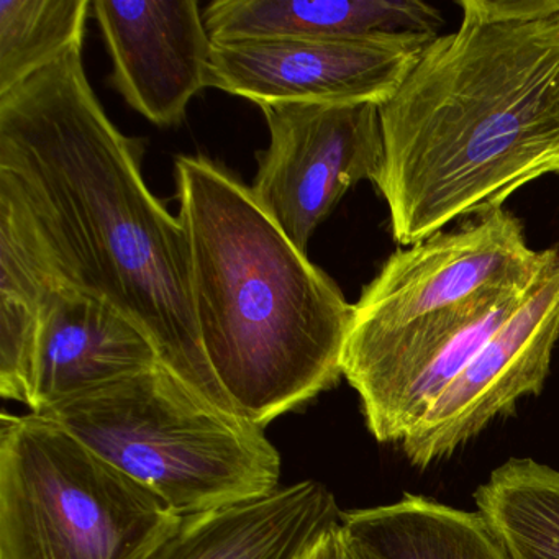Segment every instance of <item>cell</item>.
Returning <instances> with one entry per match:
<instances>
[{
	"mask_svg": "<svg viewBox=\"0 0 559 559\" xmlns=\"http://www.w3.org/2000/svg\"><path fill=\"white\" fill-rule=\"evenodd\" d=\"M142 153L100 106L83 45L0 97V181L31 212L63 280L119 309L168 371L237 414L202 348L188 235L146 186Z\"/></svg>",
	"mask_w": 559,
	"mask_h": 559,
	"instance_id": "cell-1",
	"label": "cell"
},
{
	"mask_svg": "<svg viewBox=\"0 0 559 559\" xmlns=\"http://www.w3.org/2000/svg\"><path fill=\"white\" fill-rule=\"evenodd\" d=\"M379 107V192L411 247L559 176V0H461Z\"/></svg>",
	"mask_w": 559,
	"mask_h": 559,
	"instance_id": "cell-2",
	"label": "cell"
},
{
	"mask_svg": "<svg viewBox=\"0 0 559 559\" xmlns=\"http://www.w3.org/2000/svg\"><path fill=\"white\" fill-rule=\"evenodd\" d=\"M175 171L205 358L235 412L264 428L342 378L353 306L227 169L178 156Z\"/></svg>",
	"mask_w": 559,
	"mask_h": 559,
	"instance_id": "cell-3",
	"label": "cell"
},
{
	"mask_svg": "<svg viewBox=\"0 0 559 559\" xmlns=\"http://www.w3.org/2000/svg\"><path fill=\"white\" fill-rule=\"evenodd\" d=\"M34 414L63 425L178 516L266 496L281 456L264 428L159 365Z\"/></svg>",
	"mask_w": 559,
	"mask_h": 559,
	"instance_id": "cell-4",
	"label": "cell"
},
{
	"mask_svg": "<svg viewBox=\"0 0 559 559\" xmlns=\"http://www.w3.org/2000/svg\"><path fill=\"white\" fill-rule=\"evenodd\" d=\"M179 520L58 421L0 417V559H145Z\"/></svg>",
	"mask_w": 559,
	"mask_h": 559,
	"instance_id": "cell-5",
	"label": "cell"
},
{
	"mask_svg": "<svg viewBox=\"0 0 559 559\" xmlns=\"http://www.w3.org/2000/svg\"><path fill=\"white\" fill-rule=\"evenodd\" d=\"M552 253L532 250L506 209L438 231L389 257L353 306L348 333L391 332L493 294L528 289Z\"/></svg>",
	"mask_w": 559,
	"mask_h": 559,
	"instance_id": "cell-6",
	"label": "cell"
},
{
	"mask_svg": "<svg viewBox=\"0 0 559 559\" xmlns=\"http://www.w3.org/2000/svg\"><path fill=\"white\" fill-rule=\"evenodd\" d=\"M270 146L258 153L250 191L290 243L310 238L361 181L376 185L384 163L376 104L277 103L260 106Z\"/></svg>",
	"mask_w": 559,
	"mask_h": 559,
	"instance_id": "cell-7",
	"label": "cell"
},
{
	"mask_svg": "<svg viewBox=\"0 0 559 559\" xmlns=\"http://www.w3.org/2000/svg\"><path fill=\"white\" fill-rule=\"evenodd\" d=\"M528 289L493 294L391 332L348 333L343 376L361 399L372 437L402 443Z\"/></svg>",
	"mask_w": 559,
	"mask_h": 559,
	"instance_id": "cell-8",
	"label": "cell"
},
{
	"mask_svg": "<svg viewBox=\"0 0 559 559\" xmlns=\"http://www.w3.org/2000/svg\"><path fill=\"white\" fill-rule=\"evenodd\" d=\"M433 38H245L214 41L209 87L258 106L277 103L381 107Z\"/></svg>",
	"mask_w": 559,
	"mask_h": 559,
	"instance_id": "cell-9",
	"label": "cell"
},
{
	"mask_svg": "<svg viewBox=\"0 0 559 559\" xmlns=\"http://www.w3.org/2000/svg\"><path fill=\"white\" fill-rule=\"evenodd\" d=\"M559 338V251L555 250L522 302L480 346L402 448L415 466L450 456L523 395L539 394Z\"/></svg>",
	"mask_w": 559,
	"mask_h": 559,
	"instance_id": "cell-10",
	"label": "cell"
},
{
	"mask_svg": "<svg viewBox=\"0 0 559 559\" xmlns=\"http://www.w3.org/2000/svg\"><path fill=\"white\" fill-rule=\"evenodd\" d=\"M112 60V84L132 109L159 127L186 119L209 87L211 34L194 0H94Z\"/></svg>",
	"mask_w": 559,
	"mask_h": 559,
	"instance_id": "cell-11",
	"label": "cell"
},
{
	"mask_svg": "<svg viewBox=\"0 0 559 559\" xmlns=\"http://www.w3.org/2000/svg\"><path fill=\"white\" fill-rule=\"evenodd\" d=\"M159 365L158 349L129 317L91 294L60 284L41 310L32 412Z\"/></svg>",
	"mask_w": 559,
	"mask_h": 559,
	"instance_id": "cell-12",
	"label": "cell"
},
{
	"mask_svg": "<svg viewBox=\"0 0 559 559\" xmlns=\"http://www.w3.org/2000/svg\"><path fill=\"white\" fill-rule=\"evenodd\" d=\"M333 493L313 479L181 516L145 559H307L342 523Z\"/></svg>",
	"mask_w": 559,
	"mask_h": 559,
	"instance_id": "cell-13",
	"label": "cell"
},
{
	"mask_svg": "<svg viewBox=\"0 0 559 559\" xmlns=\"http://www.w3.org/2000/svg\"><path fill=\"white\" fill-rule=\"evenodd\" d=\"M214 41L245 38H437L443 17L421 0H215L205 9Z\"/></svg>",
	"mask_w": 559,
	"mask_h": 559,
	"instance_id": "cell-14",
	"label": "cell"
},
{
	"mask_svg": "<svg viewBox=\"0 0 559 559\" xmlns=\"http://www.w3.org/2000/svg\"><path fill=\"white\" fill-rule=\"evenodd\" d=\"M68 284L17 192L0 181V394L34 411L35 353L48 294Z\"/></svg>",
	"mask_w": 559,
	"mask_h": 559,
	"instance_id": "cell-15",
	"label": "cell"
},
{
	"mask_svg": "<svg viewBox=\"0 0 559 559\" xmlns=\"http://www.w3.org/2000/svg\"><path fill=\"white\" fill-rule=\"evenodd\" d=\"M342 525L381 559H509L479 512L405 493L391 506L343 512Z\"/></svg>",
	"mask_w": 559,
	"mask_h": 559,
	"instance_id": "cell-16",
	"label": "cell"
},
{
	"mask_svg": "<svg viewBox=\"0 0 559 559\" xmlns=\"http://www.w3.org/2000/svg\"><path fill=\"white\" fill-rule=\"evenodd\" d=\"M474 499L509 559H559V471L509 460Z\"/></svg>",
	"mask_w": 559,
	"mask_h": 559,
	"instance_id": "cell-17",
	"label": "cell"
},
{
	"mask_svg": "<svg viewBox=\"0 0 559 559\" xmlns=\"http://www.w3.org/2000/svg\"><path fill=\"white\" fill-rule=\"evenodd\" d=\"M90 0H0V97L83 45Z\"/></svg>",
	"mask_w": 559,
	"mask_h": 559,
	"instance_id": "cell-18",
	"label": "cell"
},
{
	"mask_svg": "<svg viewBox=\"0 0 559 559\" xmlns=\"http://www.w3.org/2000/svg\"><path fill=\"white\" fill-rule=\"evenodd\" d=\"M307 559H345V552H343L342 523L335 526V528L316 546V549L310 552Z\"/></svg>",
	"mask_w": 559,
	"mask_h": 559,
	"instance_id": "cell-19",
	"label": "cell"
},
{
	"mask_svg": "<svg viewBox=\"0 0 559 559\" xmlns=\"http://www.w3.org/2000/svg\"><path fill=\"white\" fill-rule=\"evenodd\" d=\"M343 552H345V559H381L365 543L349 535L345 528H343Z\"/></svg>",
	"mask_w": 559,
	"mask_h": 559,
	"instance_id": "cell-20",
	"label": "cell"
}]
</instances>
